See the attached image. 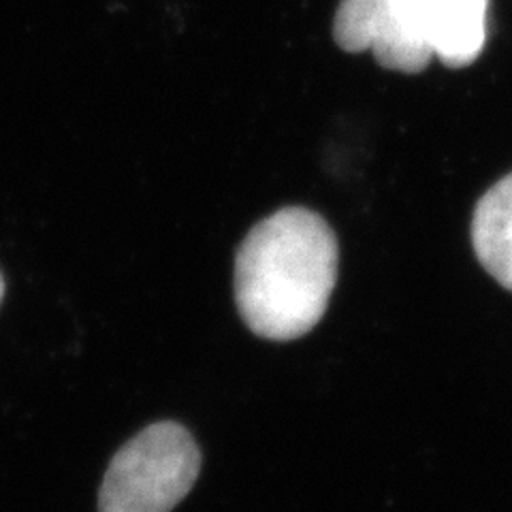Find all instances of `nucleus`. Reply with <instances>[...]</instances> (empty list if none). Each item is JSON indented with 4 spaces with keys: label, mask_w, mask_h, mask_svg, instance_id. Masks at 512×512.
<instances>
[{
    "label": "nucleus",
    "mask_w": 512,
    "mask_h": 512,
    "mask_svg": "<svg viewBox=\"0 0 512 512\" xmlns=\"http://www.w3.org/2000/svg\"><path fill=\"white\" fill-rule=\"evenodd\" d=\"M333 39L344 52H372L380 67L404 75L423 73L434 58L423 0H340Z\"/></svg>",
    "instance_id": "7ed1b4c3"
},
{
    "label": "nucleus",
    "mask_w": 512,
    "mask_h": 512,
    "mask_svg": "<svg viewBox=\"0 0 512 512\" xmlns=\"http://www.w3.org/2000/svg\"><path fill=\"white\" fill-rule=\"evenodd\" d=\"M487 5L489 0H423L429 47L446 67H468L483 52Z\"/></svg>",
    "instance_id": "20e7f679"
},
{
    "label": "nucleus",
    "mask_w": 512,
    "mask_h": 512,
    "mask_svg": "<svg viewBox=\"0 0 512 512\" xmlns=\"http://www.w3.org/2000/svg\"><path fill=\"white\" fill-rule=\"evenodd\" d=\"M472 246L487 274L512 293V173L476 203Z\"/></svg>",
    "instance_id": "39448f33"
},
{
    "label": "nucleus",
    "mask_w": 512,
    "mask_h": 512,
    "mask_svg": "<svg viewBox=\"0 0 512 512\" xmlns=\"http://www.w3.org/2000/svg\"><path fill=\"white\" fill-rule=\"evenodd\" d=\"M199 470L201 453L182 425H150L111 461L99 512H171L195 485Z\"/></svg>",
    "instance_id": "f03ea898"
},
{
    "label": "nucleus",
    "mask_w": 512,
    "mask_h": 512,
    "mask_svg": "<svg viewBox=\"0 0 512 512\" xmlns=\"http://www.w3.org/2000/svg\"><path fill=\"white\" fill-rule=\"evenodd\" d=\"M3 295H5V282L0 278V299H3Z\"/></svg>",
    "instance_id": "423d86ee"
},
{
    "label": "nucleus",
    "mask_w": 512,
    "mask_h": 512,
    "mask_svg": "<svg viewBox=\"0 0 512 512\" xmlns=\"http://www.w3.org/2000/svg\"><path fill=\"white\" fill-rule=\"evenodd\" d=\"M338 265V237L327 220L306 207H284L256 222L237 250L239 314L265 340H297L325 316Z\"/></svg>",
    "instance_id": "f257e3e1"
}]
</instances>
